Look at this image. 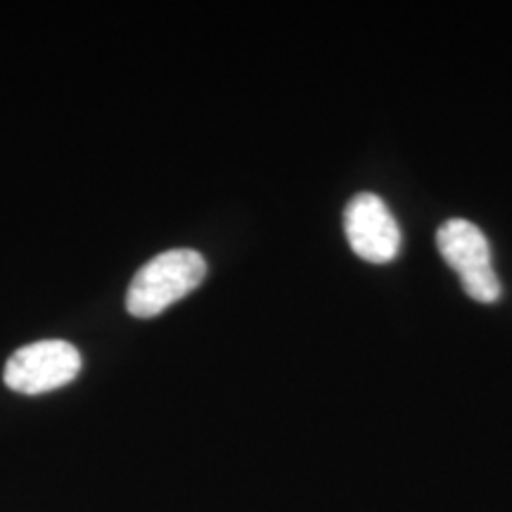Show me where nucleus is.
Returning a JSON list of instances; mask_svg holds the SVG:
<instances>
[{
  "label": "nucleus",
  "instance_id": "7ed1b4c3",
  "mask_svg": "<svg viewBox=\"0 0 512 512\" xmlns=\"http://www.w3.org/2000/svg\"><path fill=\"white\" fill-rule=\"evenodd\" d=\"M81 354L64 339H41L17 349L5 363L3 380L12 392L46 394L79 375Z\"/></svg>",
  "mask_w": 512,
  "mask_h": 512
},
{
  "label": "nucleus",
  "instance_id": "f257e3e1",
  "mask_svg": "<svg viewBox=\"0 0 512 512\" xmlns=\"http://www.w3.org/2000/svg\"><path fill=\"white\" fill-rule=\"evenodd\" d=\"M207 278V261L195 249H171L157 254L133 275L126 292V309L136 318H155L181 302Z\"/></svg>",
  "mask_w": 512,
  "mask_h": 512
},
{
  "label": "nucleus",
  "instance_id": "f03ea898",
  "mask_svg": "<svg viewBox=\"0 0 512 512\" xmlns=\"http://www.w3.org/2000/svg\"><path fill=\"white\" fill-rule=\"evenodd\" d=\"M437 245L446 264L456 271L467 297L479 304L498 302L501 283L491 266V249L486 235L475 223L465 219L446 221L437 233Z\"/></svg>",
  "mask_w": 512,
  "mask_h": 512
},
{
  "label": "nucleus",
  "instance_id": "20e7f679",
  "mask_svg": "<svg viewBox=\"0 0 512 512\" xmlns=\"http://www.w3.org/2000/svg\"><path fill=\"white\" fill-rule=\"evenodd\" d=\"M347 240L356 256L370 264H389L401 249V230L380 197L361 192L349 202L344 214Z\"/></svg>",
  "mask_w": 512,
  "mask_h": 512
}]
</instances>
